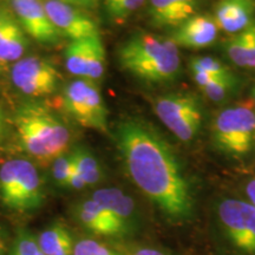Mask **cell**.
Instances as JSON below:
<instances>
[{
    "instance_id": "obj_1",
    "label": "cell",
    "mask_w": 255,
    "mask_h": 255,
    "mask_svg": "<svg viewBox=\"0 0 255 255\" xmlns=\"http://www.w3.org/2000/svg\"><path fill=\"white\" fill-rule=\"evenodd\" d=\"M116 145L135 186L168 218L188 219L194 202L171 146L150 124L126 119L117 124Z\"/></svg>"
},
{
    "instance_id": "obj_2",
    "label": "cell",
    "mask_w": 255,
    "mask_h": 255,
    "mask_svg": "<svg viewBox=\"0 0 255 255\" xmlns=\"http://www.w3.org/2000/svg\"><path fill=\"white\" fill-rule=\"evenodd\" d=\"M121 69L148 84H165L180 75L181 57L170 38L137 32L117 51Z\"/></svg>"
},
{
    "instance_id": "obj_3",
    "label": "cell",
    "mask_w": 255,
    "mask_h": 255,
    "mask_svg": "<svg viewBox=\"0 0 255 255\" xmlns=\"http://www.w3.org/2000/svg\"><path fill=\"white\" fill-rule=\"evenodd\" d=\"M13 128L20 150L40 164H51L68 150L71 133L49 108L38 103L20 105L14 111Z\"/></svg>"
},
{
    "instance_id": "obj_4",
    "label": "cell",
    "mask_w": 255,
    "mask_h": 255,
    "mask_svg": "<svg viewBox=\"0 0 255 255\" xmlns=\"http://www.w3.org/2000/svg\"><path fill=\"white\" fill-rule=\"evenodd\" d=\"M0 201L15 213L36 212L45 193L36 164L26 158H12L0 165Z\"/></svg>"
},
{
    "instance_id": "obj_5",
    "label": "cell",
    "mask_w": 255,
    "mask_h": 255,
    "mask_svg": "<svg viewBox=\"0 0 255 255\" xmlns=\"http://www.w3.org/2000/svg\"><path fill=\"white\" fill-rule=\"evenodd\" d=\"M213 142L220 151L231 156L250 152L255 141V111L248 103L226 108L213 121Z\"/></svg>"
},
{
    "instance_id": "obj_6",
    "label": "cell",
    "mask_w": 255,
    "mask_h": 255,
    "mask_svg": "<svg viewBox=\"0 0 255 255\" xmlns=\"http://www.w3.org/2000/svg\"><path fill=\"white\" fill-rule=\"evenodd\" d=\"M63 109L79 126L108 131V108L97 82L76 78L62 92Z\"/></svg>"
},
{
    "instance_id": "obj_7",
    "label": "cell",
    "mask_w": 255,
    "mask_h": 255,
    "mask_svg": "<svg viewBox=\"0 0 255 255\" xmlns=\"http://www.w3.org/2000/svg\"><path fill=\"white\" fill-rule=\"evenodd\" d=\"M154 111L158 120L181 142L193 141L200 131L202 111L193 94L174 92L159 96L154 102Z\"/></svg>"
},
{
    "instance_id": "obj_8",
    "label": "cell",
    "mask_w": 255,
    "mask_h": 255,
    "mask_svg": "<svg viewBox=\"0 0 255 255\" xmlns=\"http://www.w3.org/2000/svg\"><path fill=\"white\" fill-rule=\"evenodd\" d=\"M11 79L15 89L23 95L28 97H43L56 91L60 75L49 59L30 56L13 64Z\"/></svg>"
},
{
    "instance_id": "obj_9",
    "label": "cell",
    "mask_w": 255,
    "mask_h": 255,
    "mask_svg": "<svg viewBox=\"0 0 255 255\" xmlns=\"http://www.w3.org/2000/svg\"><path fill=\"white\" fill-rule=\"evenodd\" d=\"M65 68L76 78L97 82L107 69V55L101 36L73 40L64 52Z\"/></svg>"
},
{
    "instance_id": "obj_10",
    "label": "cell",
    "mask_w": 255,
    "mask_h": 255,
    "mask_svg": "<svg viewBox=\"0 0 255 255\" xmlns=\"http://www.w3.org/2000/svg\"><path fill=\"white\" fill-rule=\"evenodd\" d=\"M219 216L234 246L255 255V207L246 201L228 199L220 203Z\"/></svg>"
},
{
    "instance_id": "obj_11",
    "label": "cell",
    "mask_w": 255,
    "mask_h": 255,
    "mask_svg": "<svg viewBox=\"0 0 255 255\" xmlns=\"http://www.w3.org/2000/svg\"><path fill=\"white\" fill-rule=\"evenodd\" d=\"M44 7L62 37L73 41L100 36L97 23L76 6L62 0H45Z\"/></svg>"
},
{
    "instance_id": "obj_12",
    "label": "cell",
    "mask_w": 255,
    "mask_h": 255,
    "mask_svg": "<svg viewBox=\"0 0 255 255\" xmlns=\"http://www.w3.org/2000/svg\"><path fill=\"white\" fill-rule=\"evenodd\" d=\"M11 7L27 36L44 45H55L62 39L40 0H11Z\"/></svg>"
},
{
    "instance_id": "obj_13",
    "label": "cell",
    "mask_w": 255,
    "mask_h": 255,
    "mask_svg": "<svg viewBox=\"0 0 255 255\" xmlns=\"http://www.w3.org/2000/svg\"><path fill=\"white\" fill-rule=\"evenodd\" d=\"M219 27L210 14H195L175 28L170 39L184 49H206L215 43Z\"/></svg>"
},
{
    "instance_id": "obj_14",
    "label": "cell",
    "mask_w": 255,
    "mask_h": 255,
    "mask_svg": "<svg viewBox=\"0 0 255 255\" xmlns=\"http://www.w3.org/2000/svg\"><path fill=\"white\" fill-rule=\"evenodd\" d=\"M73 216L79 225L94 234L119 237L128 233L126 228L94 199L79 201L73 206Z\"/></svg>"
},
{
    "instance_id": "obj_15",
    "label": "cell",
    "mask_w": 255,
    "mask_h": 255,
    "mask_svg": "<svg viewBox=\"0 0 255 255\" xmlns=\"http://www.w3.org/2000/svg\"><path fill=\"white\" fill-rule=\"evenodd\" d=\"M200 0H148L149 21L156 28H177L197 14Z\"/></svg>"
},
{
    "instance_id": "obj_16",
    "label": "cell",
    "mask_w": 255,
    "mask_h": 255,
    "mask_svg": "<svg viewBox=\"0 0 255 255\" xmlns=\"http://www.w3.org/2000/svg\"><path fill=\"white\" fill-rule=\"evenodd\" d=\"M28 40L13 11L0 7V64L23 58Z\"/></svg>"
},
{
    "instance_id": "obj_17",
    "label": "cell",
    "mask_w": 255,
    "mask_h": 255,
    "mask_svg": "<svg viewBox=\"0 0 255 255\" xmlns=\"http://www.w3.org/2000/svg\"><path fill=\"white\" fill-rule=\"evenodd\" d=\"M255 0H219L214 7V18L219 30L237 34L254 21Z\"/></svg>"
},
{
    "instance_id": "obj_18",
    "label": "cell",
    "mask_w": 255,
    "mask_h": 255,
    "mask_svg": "<svg viewBox=\"0 0 255 255\" xmlns=\"http://www.w3.org/2000/svg\"><path fill=\"white\" fill-rule=\"evenodd\" d=\"M91 199L103 206L128 232L136 218V205L128 194L117 188H103L94 191Z\"/></svg>"
},
{
    "instance_id": "obj_19",
    "label": "cell",
    "mask_w": 255,
    "mask_h": 255,
    "mask_svg": "<svg viewBox=\"0 0 255 255\" xmlns=\"http://www.w3.org/2000/svg\"><path fill=\"white\" fill-rule=\"evenodd\" d=\"M41 252L45 255H73L75 241L70 229L55 221L39 233L37 238Z\"/></svg>"
},
{
    "instance_id": "obj_20",
    "label": "cell",
    "mask_w": 255,
    "mask_h": 255,
    "mask_svg": "<svg viewBox=\"0 0 255 255\" xmlns=\"http://www.w3.org/2000/svg\"><path fill=\"white\" fill-rule=\"evenodd\" d=\"M71 152L75 167L87 187L96 186L103 180V171L100 162L89 149L84 146H77Z\"/></svg>"
},
{
    "instance_id": "obj_21",
    "label": "cell",
    "mask_w": 255,
    "mask_h": 255,
    "mask_svg": "<svg viewBox=\"0 0 255 255\" xmlns=\"http://www.w3.org/2000/svg\"><path fill=\"white\" fill-rule=\"evenodd\" d=\"M226 53L228 58L239 68L252 69L253 52H252L250 38L246 30L240 33L233 34L231 39L226 43Z\"/></svg>"
},
{
    "instance_id": "obj_22",
    "label": "cell",
    "mask_w": 255,
    "mask_h": 255,
    "mask_svg": "<svg viewBox=\"0 0 255 255\" xmlns=\"http://www.w3.org/2000/svg\"><path fill=\"white\" fill-rule=\"evenodd\" d=\"M144 2L145 0H104V7L111 23L123 25Z\"/></svg>"
},
{
    "instance_id": "obj_23",
    "label": "cell",
    "mask_w": 255,
    "mask_h": 255,
    "mask_svg": "<svg viewBox=\"0 0 255 255\" xmlns=\"http://www.w3.org/2000/svg\"><path fill=\"white\" fill-rule=\"evenodd\" d=\"M8 255H45L38 245L37 238L28 229H19L12 242Z\"/></svg>"
},
{
    "instance_id": "obj_24",
    "label": "cell",
    "mask_w": 255,
    "mask_h": 255,
    "mask_svg": "<svg viewBox=\"0 0 255 255\" xmlns=\"http://www.w3.org/2000/svg\"><path fill=\"white\" fill-rule=\"evenodd\" d=\"M235 85H237V79L232 75L227 76V77H219L214 79L207 87L201 89V91L208 100L219 103V102H222L228 97L229 94L234 90Z\"/></svg>"
},
{
    "instance_id": "obj_25",
    "label": "cell",
    "mask_w": 255,
    "mask_h": 255,
    "mask_svg": "<svg viewBox=\"0 0 255 255\" xmlns=\"http://www.w3.org/2000/svg\"><path fill=\"white\" fill-rule=\"evenodd\" d=\"M73 158L71 152H64L51 162V177L53 183L59 188L68 187L69 177L71 174Z\"/></svg>"
},
{
    "instance_id": "obj_26",
    "label": "cell",
    "mask_w": 255,
    "mask_h": 255,
    "mask_svg": "<svg viewBox=\"0 0 255 255\" xmlns=\"http://www.w3.org/2000/svg\"><path fill=\"white\" fill-rule=\"evenodd\" d=\"M191 71L206 72L215 77H227L232 76L231 70L221 60L212 57H195L190 62Z\"/></svg>"
},
{
    "instance_id": "obj_27",
    "label": "cell",
    "mask_w": 255,
    "mask_h": 255,
    "mask_svg": "<svg viewBox=\"0 0 255 255\" xmlns=\"http://www.w3.org/2000/svg\"><path fill=\"white\" fill-rule=\"evenodd\" d=\"M73 255H123L92 239H81L75 244Z\"/></svg>"
},
{
    "instance_id": "obj_28",
    "label": "cell",
    "mask_w": 255,
    "mask_h": 255,
    "mask_svg": "<svg viewBox=\"0 0 255 255\" xmlns=\"http://www.w3.org/2000/svg\"><path fill=\"white\" fill-rule=\"evenodd\" d=\"M66 188H69V189H71V190H83L84 188H87V184H85L84 181H83L82 176L79 175L77 169H76L75 163H73V165H72V170H71V174H70L68 187Z\"/></svg>"
},
{
    "instance_id": "obj_29",
    "label": "cell",
    "mask_w": 255,
    "mask_h": 255,
    "mask_svg": "<svg viewBox=\"0 0 255 255\" xmlns=\"http://www.w3.org/2000/svg\"><path fill=\"white\" fill-rule=\"evenodd\" d=\"M246 31L248 33V38H250L252 52H253V66H252V69L255 70V20L246 28Z\"/></svg>"
},
{
    "instance_id": "obj_30",
    "label": "cell",
    "mask_w": 255,
    "mask_h": 255,
    "mask_svg": "<svg viewBox=\"0 0 255 255\" xmlns=\"http://www.w3.org/2000/svg\"><path fill=\"white\" fill-rule=\"evenodd\" d=\"M132 255H167L163 252L155 250V248H138L133 252Z\"/></svg>"
},
{
    "instance_id": "obj_31",
    "label": "cell",
    "mask_w": 255,
    "mask_h": 255,
    "mask_svg": "<svg viewBox=\"0 0 255 255\" xmlns=\"http://www.w3.org/2000/svg\"><path fill=\"white\" fill-rule=\"evenodd\" d=\"M246 193L248 199H250V202L255 207V178L247 183Z\"/></svg>"
},
{
    "instance_id": "obj_32",
    "label": "cell",
    "mask_w": 255,
    "mask_h": 255,
    "mask_svg": "<svg viewBox=\"0 0 255 255\" xmlns=\"http://www.w3.org/2000/svg\"><path fill=\"white\" fill-rule=\"evenodd\" d=\"M62 1L69 2L71 5H78V6H85V7H92L96 5L98 0H62Z\"/></svg>"
},
{
    "instance_id": "obj_33",
    "label": "cell",
    "mask_w": 255,
    "mask_h": 255,
    "mask_svg": "<svg viewBox=\"0 0 255 255\" xmlns=\"http://www.w3.org/2000/svg\"><path fill=\"white\" fill-rule=\"evenodd\" d=\"M0 255H5V241L1 231H0Z\"/></svg>"
},
{
    "instance_id": "obj_34",
    "label": "cell",
    "mask_w": 255,
    "mask_h": 255,
    "mask_svg": "<svg viewBox=\"0 0 255 255\" xmlns=\"http://www.w3.org/2000/svg\"><path fill=\"white\" fill-rule=\"evenodd\" d=\"M0 128H5V115L1 105H0Z\"/></svg>"
},
{
    "instance_id": "obj_35",
    "label": "cell",
    "mask_w": 255,
    "mask_h": 255,
    "mask_svg": "<svg viewBox=\"0 0 255 255\" xmlns=\"http://www.w3.org/2000/svg\"><path fill=\"white\" fill-rule=\"evenodd\" d=\"M252 97H253V101H254V104H255V87L253 88V91H252Z\"/></svg>"
}]
</instances>
